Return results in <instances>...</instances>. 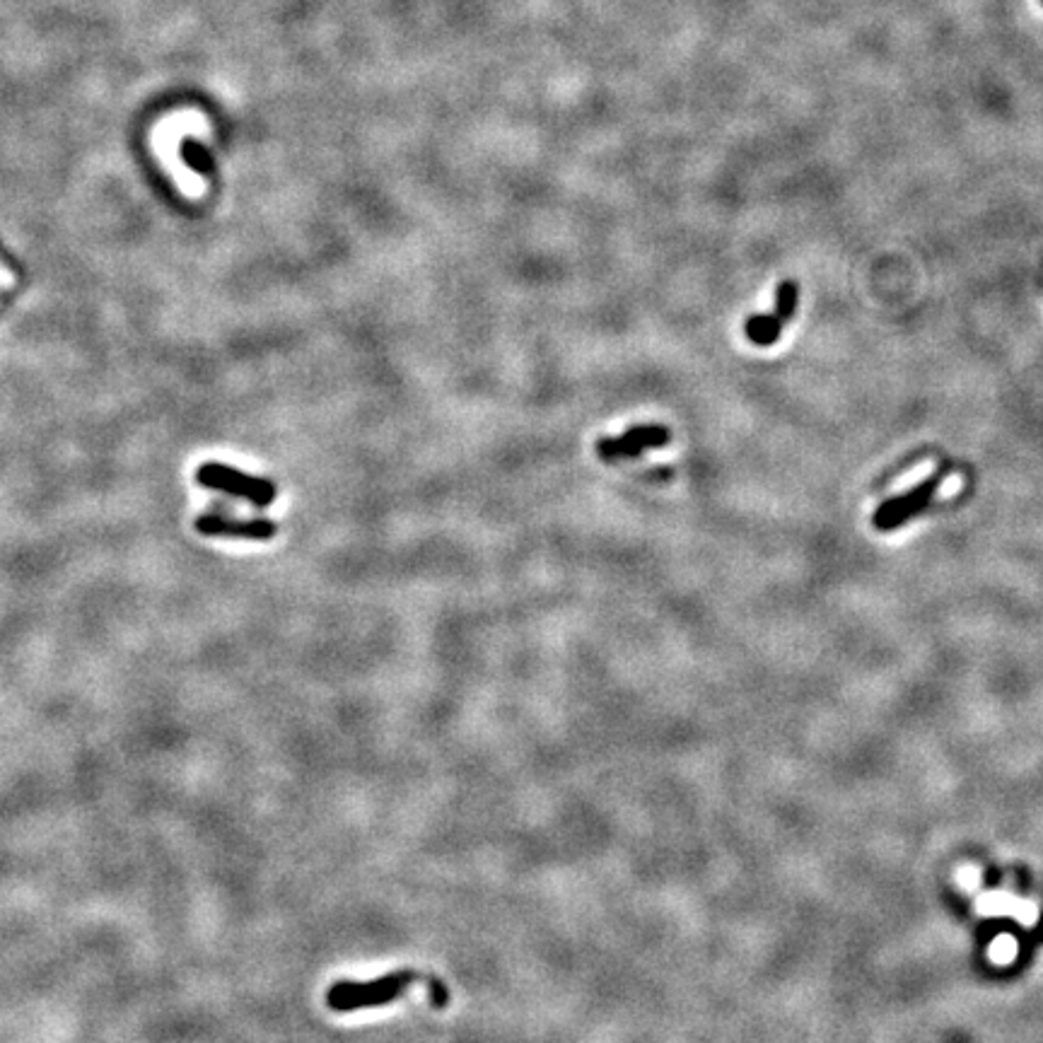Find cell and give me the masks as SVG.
Instances as JSON below:
<instances>
[{"label": "cell", "mask_w": 1043, "mask_h": 1043, "mask_svg": "<svg viewBox=\"0 0 1043 1043\" xmlns=\"http://www.w3.org/2000/svg\"><path fill=\"white\" fill-rule=\"evenodd\" d=\"M981 911L986 913H998V916H1015L1019 920H1024V923H1031L1034 920V906H1029V903L1019 901L1015 899V896L1010 894H986L981 899Z\"/></svg>", "instance_id": "52a82bcc"}, {"label": "cell", "mask_w": 1043, "mask_h": 1043, "mask_svg": "<svg viewBox=\"0 0 1043 1043\" xmlns=\"http://www.w3.org/2000/svg\"><path fill=\"white\" fill-rule=\"evenodd\" d=\"M418 983H425L430 993V1002L437 1010H445L450 1005V990L440 978L430 976L418 969H401L384 973V976L372 978V981H353V978H343L336 981L334 986L326 990L324 1000L326 1007L331 1012H339V1015H348V1012L358 1010H375V1007L389 1005V1002L399 1000L401 995H406V990H411Z\"/></svg>", "instance_id": "6da1fadb"}, {"label": "cell", "mask_w": 1043, "mask_h": 1043, "mask_svg": "<svg viewBox=\"0 0 1043 1043\" xmlns=\"http://www.w3.org/2000/svg\"><path fill=\"white\" fill-rule=\"evenodd\" d=\"M196 532L203 536H232V539L247 541H268L278 534V524L266 517H252V520H240V517L223 515V512H206L196 520Z\"/></svg>", "instance_id": "5b68a950"}, {"label": "cell", "mask_w": 1043, "mask_h": 1043, "mask_svg": "<svg viewBox=\"0 0 1043 1043\" xmlns=\"http://www.w3.org/2000/svg\"><path fill=\"white\" fill-rule=\"evenodd\" d=\"M196 481L203 488H211V491H220L232 495V498L247 500L254 508L264 510L276 500V483L261 479V476H249L244 471L232 469L220 462H208L196 471Z\"/></svg>", "instance_id": "7a4b0ae2"}, {"label": "cell", "mask_w": 1043, "mask_h": 1043, "mask_svg": "<svg viewBox=\"0 0 1043 1043\" xmlns=\"http://www.w3.org/2000/svg\"><path fill=\"white\" fill-rule=\"evenodd\" d=\"M744 334L756 346H773L783 334V322L776 314H754L744 324Z\"/></svg>", "instance_id": "8992f818"}, {"label": "cell", "mask_w": 1043, "mask_h": 1043, "mask_svg": "<svg viewBox=\"0 0 1043 1043\" xmlns=\"http://www.w3.org/2000/svg\"><path fill=\"white\" fill-rule=\"evenodd\" d=\"M942 483V474L930 476V479L920 481L916 488L911 491L896 495V498L884 500L877 510L872 512V524L879 532H894V529L903 527L906 522H911L913 517H918L920 512L928 510V505L935 498L937 488Z\"/></svg>", "instance_id": "3957f363"}, {"label": "cell", "mask_w": 1043, "mask_h": 1043, "mask_svg": "<svg viewBox=\"0 0 1043 1043\" xmlns=\"http://www.w3.org/2000/svg\"><path fill=\"white\" fill-rule=\"evenodd\" d=\"M669 440H672V433L664 425H633L619 437H602L597 442V457L607 464L623 462V459L640 457L648 450H662L669 445Z\"/></svg>", "instance_id": "277c9868"}, {"label": "cell", "mask_w": 1043, "mask_h": 1043, "mask_svg": "<svg viewBox=\"0 0 1043 1043\" xmlns=\"http://www.w3.org/2000/svg\"><path fill=\"white\" fill-rule=\"evenodd\" d=\"M797 300H800V285H797L795 281H783L778 285L776 290V317L780 319V322H788V319L795 317V310H797Z\"/></svg>", "instance_id": "ba28073f"}, {"label": "cell", "mask_w": 1043, "mask_h": 1043, "mask_svg": "<svg viewBox=\"0 0 1043 1043\" xmlns=\"http://www.w3.org/2000/svg\"><path fill=\"white\" fill-rule=\"evenodd\" d=\"M1012 954H1015V942L1007 937V940H998L993 945V957L998 961H1010Z\"/></svg>", "instance_id": "9c48e42d"}]
</instances>
